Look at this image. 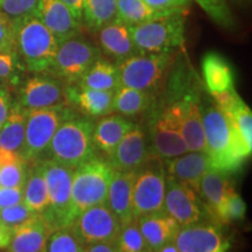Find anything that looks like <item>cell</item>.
<instances>
[{
	"label": "cell",
	"mask_w": 252,
	"mask_h": 252,
	"mask_svg": "<svg viewBox=\"0 0 252 252\" xmlns=\"http://www.w3.org/2000/svg\"><path fill=\"white\" fill-rule=\"evenodd\" d=\"M176 50L137 53L118 63L121 86L145 91L158 97L165 84Z\"/></svg>",
	"instance_id": "cell-5"
},
{
	"label": "cell",
	"mask_w": 252,
	"mask_h": 252,
	"mask_svg": "<svg viewBox=\"0 0 252 252\" xmlns=\"http://www.w3.org/2000/svg\"><path fill=\"white\" fill-rule=\"evenodd\" d=\"M230 245H231V244H230V242L228 241V239H226V242H225L224 244H223V247L220 248V250L217 251V252H226V251H228L229 249H230Z\"/></svg>",
	"instance_id": "cell-49"
},
{
	"label": "cell",
	"mask_w": 252,
	"mask_h": 252,
	"mask_svg": "<svg viewBox=\"0 0 252 252\" xmlns=\"http://www.w3.org/2000/svg\"><path fill=\"white\" fill-rule=\"evenodd\" d=\"M194 1H196L219 26L228 30L235 26L234 17L225 0H194Z\"/></svg>",
	"instance_id": "cell-37"
},
{
	"label": "cell",
	"mask_w": 252,
	"mask_h": 252,
	"mask_svg": "<svg viewBox=\"0 0 252 252\" xmlns=\"http://www.w3.org/2000/svg\"><path fill=\"white\" fill-rule=\"evenodd\" d=\"M77 84L89 89L115 93L121 86L117 64L100 56L88 69Z\"/></svg>",
	"instance_id": "cell-27"
},
{
	"label": "cell",
	"mask_w": 252,
	"mask_h": 252,
	"mask_svg": "<svg viewBox=\"0 0 252 252\" xmlns=\"http://www.w3.org/2000/svg\"><path fill=\"white\" fill-rule=\"evenodd\" d=\"M152 153L147 133L140 125L134 124L111 156L106 158V161L116 172H135Z\"/></svg>",
	"instance_id": "cell-14"
},
{
	"label": "cell",
	"mask_w": 252,
	"mask_h": 252,
	"mask_svg": "<svg viewBox=\"0 0 252 252\" xmlns=\"http://www.w3.org/2000/svg\"><path fill=\"white\" fill-rule=\"evenodd\" d=\"M24 187H0V210L23 202Z\"/></svg>",
	"instance_id": "cell-43"
},
{
	"label": "cell",
	"mask_w": 252,
	"mask_h": 252,
	"mask_svg": "<svg viewBox=\"0 0 252 252\" xmlns=\"http://www.w3.org/2000/svg\"><path fill=\"white\" fill-rule=\"evenodd\" d=\"M116 18L117 0H84L81 23L90 31L97 32Z\"/></svg>",
	"instance_id": "cell-31"
},
{
	"label": "cell",
	"mask_w": 252,
	"mask_h": 252,
	"mask_svg": "<svg viewBox=\"0 0 252 252\" xmlns=\"http://www.w3.org/2000/svg\"><path fill=\"white\" fill-rule=\"evenodd\" d=\"M202 123L206 153L213 168L229 174L239 171L252 150L213 100L206 104L202 102Z\"/></svg>",
	"instance_id": "cell-1"
},
{
	"label": "cell",
	"mask_w": 252,
	"mask_h": 252,
	"mask_svg": "<svg viewBox=\"0 0 252 252\" xmlns=\"http://www.w3.org/2000/svg\"><path fill=\"white\" fill-rule=\"evenodd\" d=\"M94 125V119L86 116H72L65 119L58 127L46 151L48 159L74 169L96 157Z\"/></svg>",
	"instance_id": "cell-2"
},
{
	"label": "cell",
	"mask_w": 252,
	"mask_h": 252,
	"mask_svg": "<svg viewBox=\"0 0 252 252\" xmlns=\"http://www.w3.org/2000/svg\"><path fill=\"white\" fill-rule=\"evenodd\" d=\"M70 228L84 248L97 243L117 241L122 224L106 203L97 204L82 212Z\"/></svg>",
	"instance_id": "cell-11"
},
{
	"label": "cell",
	"mask_w": 252,
	"mask_h": 252,
	"mask_svg": "<svg viewBox=\"0 0 252 252\" xmlns=\"http://www.w3.org/2000/svg\"><path fill=\"white\" fill-rule=\"evenodd\" d=\"M137 220L145 241L152 252L159 250L162 245L172 242L180 225L165 210L141 215Z\"/></svg>",
	"instance_id": "cell-25"
},
{
	"label": "cell",
	"mask_w": 252,
	"mask_h": 252,
	"mask_svg": "<svg viewBox=\"0 0 252 252\" xmlns=\"http://www.w3.org/2000/svg\"><path fill=\"white\" fill-rule=\"evenodd\" d=\"M203 86L209 94L235 88V71L229 60L217 52H208L201 61Z\"/></svg>",
	"instance_id": "cell-24"
},
{
	"label": "cell",
	"mask_w": 252,
	"mask_h": 252,
	"mask_svg": "<svg viewBox=\"0 0 252 252\" xmlns=\"http://www.w3.org/2000/svg\"><path fill=\"white\" fill-rule=\"evenodd\" d=\"M12 238V229L0 222V250L7 249Z\"/></svg>",
	"instance_id": "cell-47"
},
{
	"label": "cell",
	"mask_w": 252,
	"mask_h": 252,
	"mask_svg": "<svg viewBox=\"0 0 252 252\" xmlns=\"http://www.w3.org/2000/svg\"><path fill=\"white\" fill-rule=\"evenodd\" d=\"M54 228L42 214H35L12 229L8 252H43Z\"/></svg>",
	"instance_id": "cell-17"
},
{
	"label": "cell",
	"mask_w": 252,
	"mask_h": 252,
	"mask_svg": "<svg viewBox=\"0 0 252 252\" xmlns=\"http://www.w3.org/2000/svg\"><path fill=\"white\" fill-rule=\"evenodd\" d=\"M245 213H247V204L243 197L234 190L226 197L223 204L220 214L219 224H229L234 220H242L245 217Z\"/></svg>",
	"instance_id": "cell-38"
},
{
	"label": "cell",
	"mask_w": 252,
	"mask_h": 252,
	"mask_svg": "<svg viewBox=\"0 0 252 252\" xmlns=\"http://www.w3.org/2000/svg\"><path fill=\"white\" fill-rule=\"evenodd\" d=\"M115 169L106 160L96 156L72 169L71 224L88 208L106 203L108 190Z\"/></svg>",
	"instance_id": "cell-3"
},
{
	"label": "cell",
	"mask_w": 252,
	"mask_h": 252,
	"mask_svg": "<svg viewBox=\"0 0 252 252\" xmlns=\"http://www.w3.org/2000/svg\"><path fill=\"white\" fill-rule=\"evenodd\" d=\"M159 15L144 0H117V19L133 27Z\"/></svg>",
	"instance_id": "cell-32"
},
{
	"label": "cell",
	"mask_w": 252,
	"mask_h": 252,
	"mask_svg": "<svg viewBox=\"0 0 252 252\" xmlns=\"http://www.w3.org/2000/svg\"><path fill=\"white\" fill-rule=\"evenodd\" d=\"M68 105H75L86 117L100 118L112 113V91L94 90L78 84L65 86Z\"/></svg>",
	"instance_id": "cell-20"
},
{
	"label": "cell",
	"mask_w": 252,
	"mask_h": 252,
	"mask_svg": "<svg viewBox=\"0 0 252 252\" xmlns=\"http://www.w3.org/2000/svg\"><path fill=\"white\" fill-rule=\"evenodd\" d=\"M224 115L234 125L245 145L252 150V112L248 104L239 96L235 105Z\"/></svg>",
	"instance_id": "cell-33"
},
{
	"label": "cell",
	"mask_w": 252,
	"mask_h": 252,
	"mask_svg": "<svg viewBox=\"0 0 252 252\" xmlns=\"http://www.w3.org/2000/svg\"><path fill=\"white\" fill-rule=\"evenodd\" d=\"M25 67L17 50L0 54V82L17 77L19 72L23 71Z\"/></svg>",
	"instance_id": "cell-40"
},
{
	"label": "cell",
	"mask_w": 252,
	"mask_h": 252,
	"mask_svg": "<svg viewBox=\"0 0 252 252\" xmlns=\"http://www.w3.org/2000/svg\"><path fill=\"white\" fill-rule=\"evenodd\" d=\"M100 56L102 52L98 46L78 34L59 43L48 74L61 80L65 86L77 84Z\"/></svg>",
	"instance_id": "cell-8"
},
{
	"label": "cell",
	"mask_w": 252,
	"mask_h": 252,
	"mask_svg": "<svg viewBox=\"0 0 252 252\" xmlns=\"http://www.w3.org/2000/svg\"><path fill=\"white\" fill-rule=\"evenodd\" d=\"M235 190L229 173L209 169L200 181V195L204 200L206 209L212 215L214 222L219 224L220 210L226 197Z\"/></svg>",
	"instance_id": "cell-21"
},
{
	"label": "cell",
	"mask_w": 252,
	"mask_h": 252,
	"mask_svg": "<svg viewBox=\"0 0 252 252\" xmlns=\"http://www.w3.org/2000/svg\"><path fill=\"white\" fill-rule=\"evenodd\" d=\"M27 110L14 100L8 117L0 127V147L21 154L25 141Z\"/></svg>",
	"instance_id": "cell-28"
},
{
	"label": "cell",
	"mask_w": 252,
	"mask_h": 252,
	"mask_svg": "<svg viewBox=\"0 0 252 252\" xmlns=\"http://www.w3.org/2000/svg\"><path fill=\"white\" fill-rule=\"evenodd\" d=\"M144 1L157 13L165 14L185 9L190 0H144Z\"/></svg>",
	"instance_id": "cell-42"
},
{
	"label": "cell",
	"mask_w": 252,
	"mask_h": 252,
	"mask_svg": "<svg viewBox=\"0 0 252 252\" xmlns=\"http://www.w3.org/2000/svg\"><path fill=\"white\" fill-rule=\"evenodd\" d=\"M40 0H0V13L12 24L36 17Z\"/></svg>",
	"instance_id": "cell-36"
},
{
	"label": "cell",
	"mask_w": 252,
	"mask_h": 252,
	"mask_svg": "<svg viewBox=\"0 0 252 252\" xmlns=\"http://www.w3.org/2000/svg\"><path fill=\"white\" fill-rule=\"evenodd\" d=\"M15 52L14 25L0 13V54Z\"/></svg>",
	"instance_id": "cell-41"
},
{
	"label": "cell",
	"mask_w": 252,
	"mask_h": 252,
	"mask_svg": "<svg viewBox=\"0 0 252 252\" xmlns=\"http://www.w3.org/2000/svg\"><path fill=\"white\" fill-rule=\"evenodd\" d=\"M27 173V161L21 154L0 147V187H24Z\"/></svg>",
	"instance_id": "cell-30"
},
{
	"label": "cell",
	"mask_w": 252,
	"mask_h": 252,
	"mask_svg": "<svg viewBox=\"0 0 252 252\" xmlns=\"http://www.w3.org/2000/svg\"><path fill=\"white\" fill-rule=\"evenodd\" d=\"M94 33L97 34L98 48L102 54L112 59L116 64L138 53L132 40L130 26L117 18Z\"/></svg>",
	"instance_id": "cell-18"
},
{
	"label": "cell",
	"mask_w": 252,
	"mask_h": 252,
	"mask_svg": "<svg viewBox=\"0 0 252 252\" xmlns=\"http://www.w3.org/2000/svg\"><path fill=\"white\" fill-rule=\"evenodd\" d=\"M43 252H86L70 226L56 229L49 236Z\"/></svg>",
	"instance_id": "cell-35"
},
{
	"label": "cell",
	"mask_w": 252,
	"mask_h": 252,
	"mask_svg": "<svg viewBox=\"0 0 252 252\" xmlns=\"http://www.w3.org/2000/svg\"><path fill=\"white\" fill-rule=\"evenodd\" d=\"M156 98L152 94L119 86L113 93L112 111L126 118L144 115L151 111Z\"/></svg>",
	"instance_id": "cell-26"
},
{
	"label": "cell",
	"mask_w": 252,
	"mask_h": 252,
	"mask_svg": "<svg viewBox=\"0 0 252 252\" xmlns=\"http://www.w3.org/2000/svg\"><path fill=\"white\" fill-rule=\"evenodd\" d=\"M118 252H119V251H118Z\"/></svg>",
	"instance_id": "cell-50"
},
{
	"label": "cell",
	"mask_w": 252,
	"mask_h": 252,
	"mask_svg": "<svg viewBox=\"0 0 252 252\" xmlns=\"http://www.w3.org/2000/svg\"><path fill=\"white\" fill-rule=\"evenodd\" d=\"M86 252H118L116 242L109 243H97L86 248Z\"/></svg>",
	"instance_id": "cell-45"
},
{
	"label": "cell",
	"mask_w": 252,
	"mask_h": 252,
	"mask_svg": "<svg viewBox=\"0 0 252 252\" xmlns=\"http://www.w3.org/2000/svg\"><path fill=\"white\" fill-rule=\"evenodd\" d=\"M13 103L9 90L5 86H0V127L8 117Z\"/></svg>",
	"instance_id": "cell-44"
},
{
	"label": "cell",
	"mask_w": 252,
	"mask_h": 252,
	"mask_svg": "<svg viewBox=\"0 0 252 252\" xmlns=\"http://www.w3.org/2000/svg\"><path fill=\"white\" fill-rule=\"evenodd\" d=\"M173 242L180 252H217L226 239L223 237L220 224L200 220L180 226Z\"/></svg>",
	"instance_id": "cell-15"
},
{
	"label": "cell",
	"mask_w": 252,
	"mask_h": 252,
	"mask_svg": "<svg viewBox=\"0 0 252 252\" xmlns=\"http://www.w3.org/2000/svg\"><path fill=\"white\" fill-rule=\"evenodd\" d=\"M36 18L48 28L58 43L81 34V23L61 0H40Z\"/></svg>",
	"instance_id": "cell-16"
},
{
	"label": "cell",
	"mask_w": 252,
	"mask_h": 252,
	"mask_svg": "<svg viewBox=\"0 0 252 252\" xmlns=\"http://www.w3.org/2000/svg\"><path fill=\"white\" fill-rule=\"evenodd\" d=\"M134 124L130 119L121 115H106L94 122L93 140L94 149L99 150L106 158L111 156L121 140L125 137Z\"/></svg>",
	"instance_id": "cell-23"
},
{
	"label": "cell",
	"mask_w": 252,
	"mask_h": 252,
	"mask_svg": "<svg viewBox=\"0 0 252 252\" xmlns=\"http://www.w3.org/2000/svg\"><path fill=\"white\" fill-rule=\"evenodd\" d=\"M61 1L67 5V7L70 9L71 13L74 14V17L81 23L82 8H83L84 0H61Z\"/></svg>",
	"instance_id": "cell-46"
},
{
	"label": "cell",
	"mask_w": 252,
	"mask_h": 252,
	"mask_svg": "<svg viewBox=\"0 0 252 252\" xmlns=\"http://www.w3.org/2000/svg\"><path fill=\"white\" fill-rule=\"evenodd\" d=\"M186 9L159 14L130 27L138 53H159L181 49L185 46Z\"/></svg>",
	"instance_id": "cell-6"
},
{
	"label": "cell",
	"mask_w": 252,
	"mask_h": 252,
	"mask_svg": "<svg viewBox=\"0 0 252 252\" xmlns=\"http://www.w3.org/2000/svg\"><path fill=\"white\" fill-rule=\"evenodd\" d=\"M17 103L26 110L69 106L65 84L50 74H34L20 86Z\"/></svg>",
	"instance_id": "cell-12"
},
{
	"label": "cell",
	"mask_w": 252,
	"mask_h": 252,
	"mask_svg": "<svg viewBox=\"0 0 252 252\" xmlns=\"http://www.w3.org/2000/svg\"><path fill=\"white\" fill-rule=\"evenodd\" d=\"M116 244L119 252H152L135 219L122 225Z\"/></svg>",
	"instance_id": "cell-34"
},
{
	"label": "cell",
	"mask_w": 252,
	"mask_h": 252,
	"mask_svg": "<svg viewBox=\"0 0 252 252\" xmlns=\"http://www.w3.org/2000/svg\"><path fill=\"white\" fill-rule=\"evenodd\" d=\"M35 214L36 213L31 210L24 202H20L0 210V222L2 224L7 225L8 228L13 229L19 224H21V223H24L25 220L31 219Z\"/></svg>",
	"instance_id": "cell-39"
},
{
	"label": "cell",
	"mask_w": 252,
	"mask_h": 252,
	"mask_svg": "<svg viewBox=\"0 0 252 252\" xmlns=\"http://www.w3.org/2000/svg\"><path fill=\"white\" fill-rule=\"evenodd\" d=\"M45 175L48 188L49 204L42 215L54 230L71 225L70 204L72 168L63 166L54 160L46 159L37 162Z\"/></svg>",
	"instance_id": "cell-10"
},
{
	"label": "cell",
	"mask_w": 252,
	"mask_h": 252,
	"mask_svg": "<svg viewBox=\"0 0 252 252\" xmlns=\"http://www.w3.org/2000/svg\"><path fill=\"white\" fill-rule=\"evenodd\" d=\"M74 112L68 106L27 110L26 130L21 156L26 161H37L48 149L56 130Z\"/></svg>",
	"instance_id": "cell-9"
},
{
	"label": "cell",
	"mask_w": 252,
	"mask_h": 252,
	"mask_svg": "<svg viewBox=\"0 0 252 252\" xmlns=\"http://www.w3.org/2000/svg\"><path fill=\"white\" fill-rule=\"evenodd\" d=\"M15 50L24 67L33 74H48L54 61L58 41L36 17L14 24Z\"/></svg>",
	"instance_id": "cell-4"
},
{
	"label": "cell",
	"mask_w": 252,
	"mask_h": 252,
	"mask_svg": "<svg viewBox=\"0 0 252 252\" xmlns=\"http://www.w3.org/2000/svg\"><path fill=\"white\" fill-rule=\"evenodd\" d=\"M163 210L180 226L197 222L203 216L197 194L187 184L169 175L166 176Z\"/></svg>",
	"instance_id": "cell-13"
},
{
	"label": "cell",
	"mask_w": 252,
	"mask_h": 252,
	"mask_svg": "<svg viewBox=\"0 0 252 252\" xmlns=\"http://www.w3.org/2000/svg\"><path fill=\"white\" fill-rule=\"evenodd\" d=\"M166 176L163 160L154 153L151 154L144 165L135 171L132 190L134 219L163 210Z\"/></svg>",
	"instance_id": "cell-7"
},
{
	"label": "cell",
	"mask_w": 252,
	"mask_h": 252,
	"mask_svg": "<svg viewBox=\"0 0 252 252\" xmlns=\"http://www.w3.org/2000/svg\"><path fill=\"white\" fill-rule=\"evenodd\" d=\"M163 165L167 175L187 184L197 195L200 193L201 179L213 168L209 157L204 152H186L165 160Z\"/></svg>",
	"instance_id": "cell-19"
},
{
	"label": "cell",
	"mask_w": 252,
	"mask_h": 252,
	"mask_svg": "<svg viewBox=\"0 0 252 252\" xmlns=\"http://www.w3.org/2000/svg\"><path fill=\"white\" fill-rule=\"evenodd\" d=\"M23 202L36 214L45 213L48 208V188L39 163L28 169L27 179L24 186Z\"/></svg>",
	"instance_id": "cell-29"
},
{
	"label": "cell",
	"mask_w": 252,
	"mask_h": 252,
	"mask_svg": "<svg viewBox=\"0 0 252 252\" xmlns=\"http://www.w3.org/2000/svg\"><path fill=\"white\" fill-rule=\"evenodd\" d=\"M135 172H116L110 184L106 204L121 222L122 225L134 220L132 207Z\"/></svg>",
	"instance_id": "cell-22"
},
{
	"label": "cell",
	"mask_w": 252,
	"mask_h": 252,
	"mask_svg": "<svg viewBox=\"0 0 252 252\" xmlns=\"http://www.w3.org/2000/svg\"><path fill=\"white\" fill-rule=\"evenodd\" d=\"M156 252H180V251H179V249L176 248L174 242L172 241V242H168V243H166L165 245H162V247Z\"/></svg>",
	"instance_id": "cell-48"
}]
</instances>
